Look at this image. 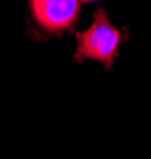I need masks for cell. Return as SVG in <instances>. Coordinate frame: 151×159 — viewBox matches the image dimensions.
<instances>
[{
	"label": "cell",
	"mask_w": 151,
	"mask_h": 159,
	"mask_svg": "<svg viewBox=\"0 0 151 159\" xmlns=\"http://www.w3.org/2000/svg\"><path fill=\"white\" fill-rule=\"evenodd\" d=\"M77 48L74 51V61L96 60L104 63L107 70H112L113 61L120 54V46L127 39V29H117L110 24L109 14L102 7L93 13L91 25L83 32H74Z\"/></svg>",
	"instance_id": "6da1fadb"
},
{
	"label": "cell",
	"mask_w": 151,
	"mask_h": 159,
	"mask_svg": "<svg viewBox=\"0 0 151 159\" xmlns=\"http://www.w3.org/2000/svg\"><path fill=\"white\" fill-rule=\"evenodd\" d=\"M80 3V0H29V10L41 32L61 35L64 32H76Z\"/></svg>",
	"instance_id": "7a4b0ae2"
},
{
	"label": "cell",
	"mask_w": 151,
	"mask_h": 159,
	"mask_svg": "<svg viewBox=\"0 0 151 159\" xmlns=\"http://www.w3.org/2000/svg\"><path fill=\"white\" fill-rule=\"evenodd\" d=\"M80 2H87V3H95V2H98V0H80Z\"/></svg>",
	"instance_id": "3957f363"
}]
</instances>
